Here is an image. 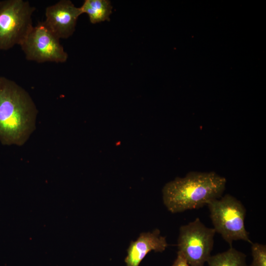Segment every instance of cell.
<instances>
[{
    "label": "cell",
    "instance_id": "cell-1",
    "mask_svg": "<svg viewBox=\"0 0 266 266\" xmlns=\"http://www.w3.org/2000/svg\"><path fill=\"white\" fill-rule=\"evenodd\" d=\"M37 110L29 93L14 81L0 76V141L23 145L35 128Z\"/></svg>",
    "mask_w": 266,
    "mask_h": 266
},
{
    "label": "cell",
    "instance_id": "cell-2",
    "mask_svg": "<svg viewBox=\"0 0 266 266\" xmlns=\"http://www.w3.org/2000/svg\"><path fill=\"white\" fill-rule=\"evenodd\" d=\"M227 180L214 171L188 172L167 183L162 190L165 205L172 213L198 209L219 199Z\"/></svg>",
    "mask_w": 266,
    "mask_h": 266
},
{
    "label": "cell",
    "instance_id": "cell-3",
    "mask_svg": "<svg viewBox=\"0 0 266 266\" xmlns=\"http://www.w3.org/2000/svg\"><path fill=\"white\" fill-rule=\"evenodd\" d=\"M214 229L232 246L234 240L252 243L245 227L246 209L234 197L226 194L207 203Z\"/></svg>",
    "mask_w": 266,
    "mask_h": 266
},
{
    "label": "cell",
    "instance_id": "cell-4",
    "mask_svg": "<svg viewBox=\"0 0 266 266\" xmlns=\"http://www.w3.org/2000/svg\"><path fill=\"white\" fill-rule=\"evenodd\" d=\"M34 10L28 1H0V50L22 44L33 27L32 16Z\"/></svg>",
    "mask_w": 266,
    "mask_h": 266
},
{
    "label": "cell",
    "instance_id": "cell-5",
    "mask_svg": "<svg viewBox=\"0 0 266 266\" xmlns=\"http://www.w3.org/2000/svg\"><path fill=\"white\" fill-rule=\"evenodd\" d=\"M215 231L206 227L197 218L180 228L178 252L190 266H204L211 256Z\"/></svg>",
    "mask_w": 266,
    "mask_h": 266
},
{
    "label": "cell",
    "instance_id": "cell-6",
    "mask_svg": "<svg viewBox=\"0 0 266 266\" xmlns=\"http://www.w3.org/2000/svg\"><path fill=\"white\" fill-rule=\"evenodd\" d=\"M20 46L29 61L64 63L68 58L60 39L44 21L33 26Z\"/></svg>",
    "mask_w": 266,
    "mask_h": 266
},
{
    "label": "cell",
    "instance_id": "cell-7",
    "mask_svg": "<svg viewBox=\"0 0 266 266\" xmlns=\"http://www.w3.org/2000/svg\"><path fill=\"white\" fill-rule=\"evenodd\" d=\"M80 7L69 0H61L45 10L47 27L59 38H67L75 31L77 20L81 14Z\"/></svg>",
    "mask_w": 266,
    "mask_h": 266
},
{
    "label": "cell",
    "instance_id": "cell-8",
    "mask_svg": "<svg viewBox=\"0 0 266 266\" xmlns=\"http://www.w3.org/2000/svg\"><path fill=\"white\" fill-rule=\"evenodd\" d=\"M167 246L166 237L161 235L159 229L141 233L136 240L130 243L125 259L126 266H138L147 254L152 251L162 252Z\"/></svg>",
    "mask_w": 266,
    "mask_h": 266
},
{
    "label": "cell",
    "instance_id": "cell-9",
    "mask_svg": "<svg viewBox=\"0 0 266 266\" xmlns=\"http://www.w3.org/2000/svg\"><path fill=\"white\" fill-rule=\"evenodd\" d=\"M82 13L88 14L92 24L110 20L112 6L107 0H85L80 7Z\"/></svg>",
    "mask_w": 266,
    "mask_h": 266
},
{
    "label": "cell",
    "instance_id": "cell-10",
    "mask_svg": "<svg viewBox=\"0 0 266 266\" xmlns=\"http://www.w3.org/2000/svg\"><path fill=\"white\" fill-rule=\"evenodd\" d=\"M245 254L232 246L225 252L211 256L207 261L208 266H248Z\"/></svg>",
    "mask_w": 266,
    "mask_h": 266
},
{
    "label": "cell",
    "instance_id": "cell-11",
    "mask_svg": "<svg viewBox=\"0 0 266 266\" xmlns=\"http://www.w3.org/2000/svg\"><path fill=\"white\" fill-rule=\"evenodd\" d=\"M251 244L253 260L248 266H266V245L258 243Z\"/></svg>",
    "mask_w": 266,
    "mask_h": 266
},
{
    "label": "cell",
    "instance_id": "cell-12",
    "mask_svg": "<svg viewBox=\"0 0 266 266\" xmlns=\"http://www.w3.org/2000/svg\"><path fill=\"white\" fill-rule=\"evenodd\" d=\"M171 266H190L183 255L177 252L176 258Z\"/></svg>",
    "mask_w": 266,
    "mask_h": 266
}]
</instances>
